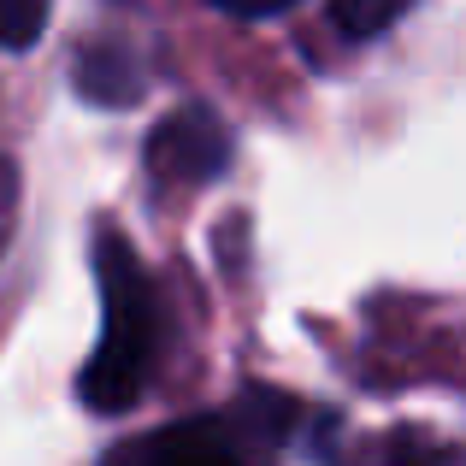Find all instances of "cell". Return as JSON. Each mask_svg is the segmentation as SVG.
I'll return each instance as SVG.
<instances>
[{"instance_id":"obj_1","label":"cell","mask_w":466,"mask_h":466,"mask_svg":"<svg viewBox=\"0 0 466 466\" xmlns=\"http://www.w3.org/2000/svg\"><path fill=\"white\" fill-rule=\"evenodd\" d=\"M95 284H101V342L83 360L77 396L95 413H125L148 396L171 337V313L154 272L130 254V242L113 225L95 230Z\"/></svg>"},{"instance_id":"obj_2","label":"cell","mask_w":466,"mask_h":466,"mask_svg":"<svg viewBox=\"0 0 466 466\" xmlns=\"http://www.w3.org/2000/svg\"><path fill=\"white\" fill-rule=\"evenodd\" d=\"M296 401L278 390H242L237 401L195 420H171L159 431L125 437L101 466H272V455L296 431Z\"/></svg>"},{"instance_id":"obj_3","label":"cell","mask_w":466,"mask_h":466,"mask_svg":"<svg viewBox=\"0 0 466 466\" xmlns=\"http://www.w3.org/2000/svg\"><path fill=\"white\" fill-rule=\"evenodd\" d=\"M230 166V130L207 106H177L148 137V177L159 189H195Z\"/></svg>"},{"instance_id":"obj_4","label":"cell","mask_w":466,"mask_h":466,"mask_svg":"<svg viewBox=\"0 0 466 466\" xmlns=\"http://www.w3.org/2000/svg\"><path fill=\"white\" fill-rule=\"evenodd\" d=\"M137 66H130L118 47H83L77 54V89L83 101H101V106H125L137 95Z\"/></svg>"},{"instance_id":"obj_5","label":"cell","mask_w":466,"mask_h":466,"mask_svg":"<svg viewBox=\"0 0 466 466\" xmlns=\"http://www.w3.org/2000/svg\"><path fill=\"white\" fill-rule=\"evenodd\" d=\"M413 0H330V18H337V30L342 35H378V30H390V24L408 12Z\"/></svg>"},{"instance_id":"obj_6","label":"cell","mask_w":466,"mask_h":466,"mask_svg":"<svg viewBox=\"0 0 466 466\" xmlns=\"http://www.w3.org/2000/svg\"><path fill=\"white\" fill-rule=\"evenodd\" d=\"M42 24H47V0H6V47L12 54H24L42 35Z\"/></svg>"},{"instance_id":"obj_7","label":"cell","mask_w":466,"mask_h":466,"mask_svg":"<svg viewBox=\"0 0 466 466\" xmlns=\"http://www.w3.org/2000/svg\"><path fill=\"white\" fill-rule=\"evenodd\" d=\"M218 12H230V18H278V12H289L296 0H213Z\"/></svg>"}]
</instances>
